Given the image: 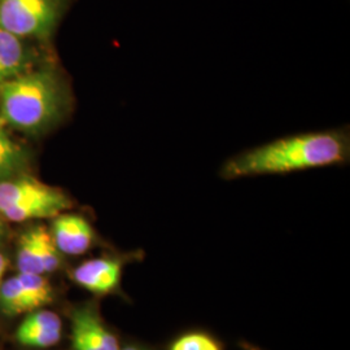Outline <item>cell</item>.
<instances>
[{"label": "cell", "instance_id": "6da1fadb", "mask_svg": "<svg viewBox=\"0 0 350 350\" xmlns=\"http://www.w3.org/2000/svg\"><path fill=\"white\" fill-rule=\"evenodd\" d=\"M349 134L345 130L308 133L278 139L239 153L224 165L226 179L256 175L288 174L348 163Z\"/></svg>", "mask_w": 350, "mask_h": 350}, {"label": "cell", "instance_id": "7a4b0ae2", "mask_svg": "<svg viewBox=\"0 0 350 350\" xmlns=\"http://www.w3.org/2000/svg\"><path fill=\"white\" fill-rule=\"evenodd\" d=\"M68 90L60 75L43 69L0 83V120L26 133L50 129L68 111Z\"/></svg>", "mask_w": 350, "mask_h": 350}, {"label": "cell", "instance_id": "3957f363", "mask_svg": "<svg viewBox=\"0 0 350 350\" xmlns=\"http://www.w3.org/2000/svg\"><path fill=\"white\" fill-rule=\"evenodd\" d=\"M68 0H0V27L16 37L49 39Z\"/></svg>", "mask_w": 350, "mask_h": 350}, {"label": "cell", "instance_id": "277c9868", "mask_svg": "<svg viewBox=\"0 0 350 350\" xmlns=\"http://www.w3.org/2000/svg\"><path fill=\"white\" fill-rule=\"evenodd\" d=\"M72 344L75 350H120L116 336L90 306L72 314Z\"/></svg>", "mask_w": 350, "mask_h": 350}, {"label": "cell", "instance_id": "5b68a950", "mask_svg": "<svg viewBox=\"0 0 350 350\" xmlns=\"http://www.w3.org/2000/svg\"><path fill=\"white\" fill-rule=\"evenodd\" d=\"M52 238L62 253L83 254L94 241V230L88 219L77 214H59L52 224Z\"/></svg>", "mask_w": 350, "mask_h": 350}, {"label": "cell", "instance_id": "8992f818", "mask_svg": "<svg viewBox=\"0 0 350 350\" xmlns=\"http://www.w3.org/2000/svg\"><path fill=\"white\" fill-rule=\"evenodd\" d=\"M122 263L114 258H96L79 265L73 279L81 287L95 295L114 292L121 282Z\"/></svg>", "mask_w": 350, "mask_h": 350}, {"label": "cell", "instance_id": "52a82bcc", "mask_svg": "<svg viewBox=\"0 0 350 350\" xmlns=\"http://www.w3.org/2000/svg\"><path fill=\"white\" fill-rule=\"evenodd\" d=\"M59 191V188L47 186L31 176L10 178L0 182V213L27 201L49 198Z\"/></svg>", "mask_w": 350, "mask_h": 350}, {"label": "cell", "instance_id": "ba28073f", "mask_svg": "<svg viewBox=\"0 0 350 350\" xmlns=\"http://www.w3.org/2000/svg\"><path fill=\"white\" fill-rule=\"evenodd\" d=\"M26 63L27 53L20 38L0 27V83L21 75Z\"/></svg>", "mask_w": 350, "mask_h": 350}, {"label": "cell", "instance_id": "9c48e42d", "mask_svg": "<svg viewBox=\"0 0 350 350\" xmlns=\"http://www.w3.org/2000/svg\"><path fill=\"white\" fill-rule=\"evenodd\" d=\"M44 230L46 227L38 226L26 231L20 238L17 250L18 273L44 275L42 262V238Z\"/></svg>", "mask_w": 350, "mask_h": 350}, {"label": "cell", "instance_id": "30bf717a", "mask_svg": "<svg viewBox=\"0 0 350 350\" xmlns=\"http://www.w3.org/2000/svg\"><path fill=\"white\" fill-rule=\"evenodd\" d=\"M25 163V152L13 142L0 120V182L13 178Z\"/></svg>", "mask_w": 350, "mask_h": 350}, {"label": "cell", "instance_id": "8fae6325", "mask_svg": "<svg viewBox=\"0 0 350 350\" xmlns=\"http://www.w3.org/2000/svg\"><path fill=\"white\" fill-rule=\"evenodd\" d=\"M0 308L7 315L34 312L33 304L26 296L17 275L7 279L0 284Z\"/></svg>", "mask_w": 350, "mask_h": 350}, {"label": "cell", "instance_id": "7c38bea8", "mask_svg": "<svg viewBox=\"0 0 350 350\" xmlns=\"http://www.w3.org/2000/svg\"><path fill=\"white\" fill-rule=\"evenodd\" d=\"M18 280L25 291L26 296L31 301L34 310L46 306L53 300V292L49 280L42 274H25L18 273Z\"/></svg>", "mask_w": 350, "mask_h": 350}, {"label": "cell", "instance_id": "4fadbf2b", "mask_svg": "<svg viewBox=\"0 0 350 350\" xmlns=\"http://www.w3.org/2000/svg\"><path fill=\"white\" fill-rule=\"evenodd\" d=\"M16 338L20 344L31 348H49L62 338V329H23L17 328Z\"/></svg>", "mask_w": 350, "mask_h": 350}, {"label": "cell", "instance_id": "5bb4252c", "mask_svg": "<svg viewBox=\"0 0 350 350\" xmlns=\"http://www.w3.org/2000/svg\"><path fill=\"white\" fill-rule=\"evenodd\" d=\"M23 329H62L60 317L53 312L40 310L27 315L25 321L18 325Z\"/></svg>", "mask_w": 350, "mask_h": 350}, {"label": "cell", "instance_id": "9a60e30c", "mask_svg": "<svg viewBox=\"0 0 350 350\" xmlns=\"http://www.w3.org/2000/svg\"><path fill=\"white\" fill-rule=\"evenodd\" d=\"M170 350H221L212 338L204 334H188L178 338Z\"/></svg>", "mask_w": 350, "mask_h": 350}, {"label": "cell", "instance_id": "2e32d148", "mask_svg": "<svg viewBox=\"0 0 350 350\" xmlns=\"http://www.w3.org/2000/svg\"><path fill=\"white\" fill-rule=\"evenodd\" d=\"M7 266H8L7 258L4 257V254L0 253V284L3 283V276H4V273L7 270Z\"/></svg>", "mask_w": 350, "mask_h": 350}, {"label": "cell", "instance_id": "e0dca14e", "mask_svg": "<svg viewBox=\"0 0 350 350\" xmlns=\"http://www.w3.org/2000/svg\"><path fill=\"white\" fill-rule=\"evenodd\" d=\"M120 350H144V349H142V348H138V347H126V348H124V349H120Z\"/></svg>", "mask_w": 350, "mask_h": 350}, {"label": "cell", "instance_id": "ac0fdd59", "mask_svg": "<svg viewBox=\"0 0 350 350\" xmlns=\"http://www.w3.org/2000/svg\"><path fill=\"white\" fill-rule=\"evenodd\" d=\"M3 237H4V227H3L1 222H0V241H1Z\"/></svg>", "mask_w": 350, "mask_h": 350}]
</instances>
